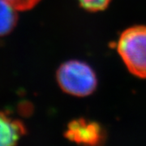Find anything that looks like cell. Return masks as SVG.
<instances>
[{
    "mask_svg": "<svg viewBox=\"0 0 146 146\" xmlns=\"http://www.w3.org/2000/svg\"><path fill=\"white\" fill-rule=\"evenodd\" d=\"M117 49L131 72L146 78V26H135L125 30L120 36Z\"/></svg>",
    "mask_w": 146,
    "mask_h": 146,
    "instance_id": "6da1fadb",
    "label": "cell"
},
{
    "mask_svg": "<svg viewBox=\"0 0 146 146\" xmlns=\"http://www.w3.org/2000/svg\"><path fill=\"white\" fill-rule=\"evenodd\" d=\"M57 81L65 93L76 97L89 96L97 87V77L93 69L76 60L60 66L57 71Z\"/></svg>",
    "mask_w": 146,
    "mask_h": 146,
    "instance_id": "7a4b0ae2",
    "label": "cell"
},
{
    "mask_svg": "<svg viewBox=\"0 0 146 146\" xmlns=\"http://www.w3.org/2000/svg\"><path fill=\"white\" fill-rule=\"evenodd\" d=\"M65 136L78 144L96 145L104 140V132L97 123L85 119L74 120L69 123Z\"/></svg>",
    "mask_w": 146,
    "mask_h": 146,
    "instance_id": "3957f363",
    "label": "cell"
},
{
    "mask_svg": "<svg viewBox=\"0 0 146 146\" xmlns=\"http://www.w3.org/2000/svg\"><path fill=\"white\" fill-rule=\"evenodd\" d=\"M25 133V128L21 121L0 112V145H14Z\"/></svg>",
    "mask_w": 146,
    "mask_h": 146,
    "instance_id": "277c9868",
    "label": "cell"
},
{
    "mask_svg": "<svg viewBox=\"0 0 146 146\" xmlns=\"http://www.w3.org/2000/svg\"><path fill=\"white\" fill-rule=\"evenodd\" d=\"M17 11L9 2L0 0V36L8 34L16 26Z\"/></svg>",
    "mask_w": 146,
    "mask_h": 146,
    "instance_id": "5b68a950",
    "label": "cell"
},
{
    "mask_svg": "<svg viewBox=\"0 0 146 146\" xmlns=\"http://www.w3.org/2000/svg\"><path fill=\"white\" fill-rule=\"evenodd\" d=\"M110 0H79L80 5L84 9L92 11L104 10L109 4Z\"/></svg>",
    "mask_w": 146,
    "mask_h": 146,
    "instance_id": "8992f818",
    "label": "cell"
},
{
    "mask_svg": "<svg viewBox=\"0 0 146 146\" xmlns=\"http://www.w3.org/2000/svg\"><path fill=\"white\" fill-rule=\"evenodd\" d=\"M18 11H26L33 8L41 0H6Z\"/></svg>",
    "mask_w": 146,
    "mask_h": 146,
    "instance_id": "52a82bcc",
    "label": "cell"
}]
</instances>
